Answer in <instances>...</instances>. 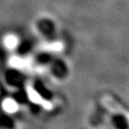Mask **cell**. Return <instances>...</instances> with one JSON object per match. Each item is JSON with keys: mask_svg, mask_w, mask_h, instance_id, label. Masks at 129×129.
<instances>
[{"mask_svg": "<svg viewBox=\"0 0 129 129\" xmlns=\"http://www.w3.org/2000/svg\"><path fill=\"white\" fill-rule=\"evenodd\" d=\"M17 104L13 100L8 99L5 100L4 102V108L5 111L9 112H14L17 110Z\"/></svg>", "mask_w": 129, "mask_h": 129, "instance_id": "cell-1", "label": "cell"}, {"mask_svg": "<svg viewBox=\"0 0 129 129\" xmlns=\"http://www.w3.org/2000/svg\"><path fill=\"white\" fill-rule=\"evenodd\" d=\"M4 45L7 48L14 49L17 45V39L13 35H8L4 40Z\"/></svg>", "mask_w": 129, "mask_h": 129, "instance_id": "cell-2", "label": "cell"}]
</instances>
